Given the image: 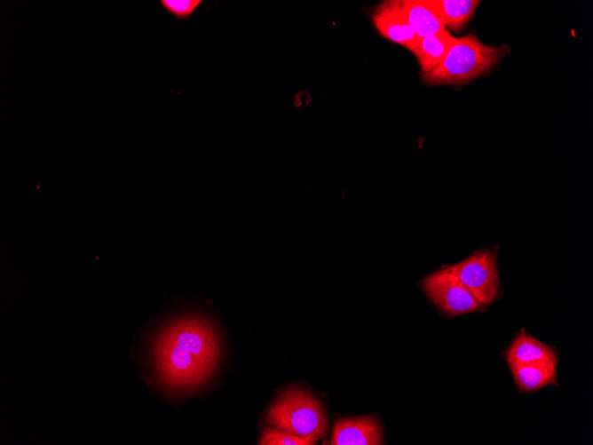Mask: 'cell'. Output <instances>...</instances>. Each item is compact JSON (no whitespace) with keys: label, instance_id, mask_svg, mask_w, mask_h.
I'll return each instance as SVG.
<instances>
[{"label":"cell","instance_id":"cell-1","mask_svg":"<svg viewBox=\"0 0 593 445\" xmlns=\"http://www.w3.org/2000/svg\"><path fill=\"white\" fill-rule=\"evenodd\" d=\"M220 358V341L210 322L180 316L166 324L153 346L160 383L172 391H191L210 379Z\"/></svg>","mask_w":593,"mask_h":445},{"label":"cell","instance_id":"cell-2","mask_svg":"<svg viewBox=\"0 0 593 445\" xmlns=\"http://www.w3.org/2000/svg\"><path fill=\"white\" fill-rule=\"evenodd\" d=\"M509 52L507 45L483 44L473 33L455 37L444 60L422 79L429 84L464 83L489 71Z\"/></svg>","mask_w":593,"mask_h":445},{"label":"cell","instance_id":"cell-3","mask_svg":"<svg viewBox=\"0 0 593 445\" xmlns=\"http://www.w3.org/2000/svg\"><path fill=\"white\" fill-rule=\"evenodd\" d=\"M265 422L278 430L317 440L326 435L328 428L320 401L297 387L288 388L278 396L267 412Z\"/></svg>","mask_w":593,"mask_h":445},{"label":"cell","instance_id":"cell-4","mask_svg":"<svg viewBox=\"0 0 593 445\" xmlns=\"http://www.w3.org/2000/svg\"><path fill=\"white\" fill-rule=\"evenodd\" d=\"M422 287L431 300L451 316L473 312L483 306L447 267L424 278Z\"/></svg>","mask_w":593,"mask_h":445},{"label":"cell","instance_id":"cell-5","mask_svg":"<svg viewBox=\"0 0 593 445\" xmlns=\"http://www.w3.org/2000/svg\"><path fill=\"white\" fill-rule=\"evenodd\" d=\"M482 305H490L497 296L499 282L494 257L479 251L447 267Z\"/></svg>","mask_w":593,"mask_h":445},{"label":"cell","instance_id":"cell-6","mask_svg":"<svg viewBox=\"0 0 593 445\" xmlns=\"http://www.w3.org/2000/svg\"><path fill=\"white\" fill-rule=\"evenodd\" d=\"M372 20L383 37L409 51L419 39L406 19L401 0H389L379 4L373 11Z\"/></svg>","mask_w":593,"mask_h":445},{"label":"cell","instance_id":"cell-7","mask_svg":"<svg viewBox=\"0 0 593 445\" xmlns=\"http://www.w3.org/2000/svg\"><path fill=\"white\" fill-rule=\"evenodd\" d=\"M382 430L378 420L373 417H345L336 421L331 445H380Z\"/></svg>","mask_w":593,"mask_h":445},{"label":"cell","instance_id":"cell-8","mask_svg":"<svg viewBox=\"0 0 593 445\" xmlns=\"http://www.w3.org/2000/svg\"><path fill=\"white\" fill-rule=\"evenodd\" d=\"M401 6L410 28L419 38L447 29L431 0H401Z\"/></svg>","mask_w":593,"mask_h":445},{"label":"cell","instance_id":"cell-9","mask_svg":"<svg viewBox=\"0 0 593 445\" xmlns=\"http://www.w3.org/2000/svg\"><path fill=\"white\" fill-rule=\"evenodd\" d=\"M455 40V37L445 29L439 34L421 37L416 41L410 52L417 59L423 74L430 72L444 60Z\"/></svg>","mask_w":593,"mask_h":445},{"label":"cell","instance_id":"cell-10","mask_svg":"<svg viewBox=\"0 0 593 445\" xmlns=\"http://www.w3.org/2000/svg\"><path fill=\"white\" fill-rule=\"evenodd\" d=\"M506 360L508 364H527L557 359L552 347L522 330L507 350Z\"/></svg>","mask_w":593,"mask_h":445},{"label":"cell","instance_id":"cell-11","mask_svg":"<svg viewBox=\"0 0 593 445\" xmlns=\"http://www.w3.org/2000/svg\"><path fill=\"white\" fill-rule=\"evenodd\" d=\"M557 360L527 364H509L518 386L525 392H534L556 379Z\"/></svg>","mask_w":593,"mask_h":445},{"label":"cell","instance_id":"cell-12","mask_svg":"<svg viewBox=\"0 0 593 445\" xmlns=\"http://www.w3.org/2000/svg\"><path fill=\"white\" fill-rule=\"evenodd\" d=\"M439 12L445 26L455 32L461 31L470 20L479 1L477 0H431Z\"/></svg>","mask_w":593,"mask_h":445},{"label":"cell","instance_id":"cell-13","mask_svg":"<svg viewBox=\"0 0 593 445\" xmlns=\"http://www.w3.org/2000/svg\"><path fill=\"white\" fill-rule=\"evenodd\" d=\"M313 437H300L274 428H265L257 444L261 445H313Z\"/></svg>","mask_w":593,"mask_h":445},{"label":"cell","instance_id":"cell-14","mask_svg":"<svg viewBox=\"0 0 593 445\" xmlns=\"http://www.w3.org/2000/svg\"><path fill=\"white\" fill-rule=\"evenodd\" d=\"M161 6L178 20H186L192 16L202 3V0H160Z\"/></svg>","mask_w":593,"mask_h":445}]
</instances>
